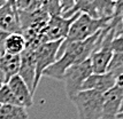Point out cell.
Returning a JSON list of instances; mask_svg holds the SVG:
<instances>
[{
    "mask_svg": "<svg viewBox=\"0 0 123 119\" xmlns=\"http://www.w3.org/2000/svg\"><path fill=\"white\" fill-rule=\"evenodd\" d=\"M8 34H9V33L0 30V56L5 54V43H6L7 37H8Z\"/></svg>",
    "mask_w": 123,
    "mask_h": 119,
    "instance_id": "cell-22",
    "label": "cell"
},
{
    "mask_svg": "<svg viewBox=\"0 0 123 119\" xmlns=\"http://www.w3.org/2000/svg\"><path fill=\"white\" fill-rule=\"evenodd\" d=\"M0 84H6V79H5V76H4V73H2V71L0 69Z\"/></svg>",
    "mask_w": 123,
    "mask_h": 119,
    "instance_id": "cell-23",
    "label": "cell"
},
{
    "mask_svg": "<svg viewBox=\"0 0 123 119\" xmlns=\"http://www.w3.org/2000/svg\"><path fill=\"white\" fill-rule=\"evenodd\" d=\"M0 30L7 33H22L18 13L14 5L6 4L0 7Z\"/></svg>",
    "mask_w": 123,
    "mask_h": 119,
    "instance_id": "cell-9",
    "label": "cell"
},
{
    "mask_svg": "<svg viewBox=\"0 0 123 119\" xmlns=\"http://www.w3.org/2000/svg\"><path fill=\"white\" fill-rule=\"evenodd\" d=\"M111 1H113V2H116V1H117V0H111Z\"/></svg>",
    "mask_w": 123,
    "mask_h": 119,
    "instance_id": "cell-29",
    "label": "cell"
},
{
    "mask_svg": "<svg viewBox=\"0 0 123 119\" xmlns=\"http://www.w3.org/2000/svg\"><path fill=\"white\" fill-rule=\"evenodd\" d=\"M116 119H123V111H122V112H120V114H117Z\"/></svg>",
    "mask_w": 123,
    "mask_h": 119,
    "instance_id": "cell-25",
    "label": "cell"
},
{
    "mask_svg": "<svg viewBox=\"0 0 123 119\" xmlns=\"http://www.w3.org/2000/svg\"><path fill=\"white\" fill-rule=\"evenodd\" d=\"M118 68H123V53H114L111 60V63L108 65V70L112 71Z\"/></svg>",
    "mask_w": 123,
    "mask_h": 119,
    "instance_id": "cell-18",
    "label": "cell"
},
{
    "mask_svg": "<svg viewBox=\"0 0 123 119\" xmlns=\"http://www.w3.org/2000/svg\"><path fill=\"white\" fill-rule=\"evenodd\" d=\"M6 4H8V2H7V0H0V7L5 6Z\"/></svg>",
    "mask_w": 123,
    "mask_h": 119,
    "instance_id": "cell-24",
    "label": "cell"
},
{
    "mask_svg": "<svg viewBox=\"0 0 123 119\" xmlns=\"http://www.w3.org/2000/svg\"><path fill=\"white\" fill-rule=\"evenodd\" d=\"M1 85H2V84H0V87H1Z\"/></svg>",
    "mask_w": 123,
    "mask_h": 119,
    "instance_id": "cell-30",
    "label": "cell"
},
{
    "mask_svg": "<svg viewBox=\"0 0 123 119\" xmlns=\"http://www.w3.org/2000/svg\"><path fill=\"white\" fill-rule=\"evenodd\" d=\"M0 108H1V105H0Z\"/></svg>",
    "mask_w": 123,
    "mask_h": 119,
    "instance_id": "cell-31",
    "label": "cell"
},
{
    "mask_svg": "<svg viewBox=\"0 0 123 119\" xmlns=\"http://www.w3.org/2000/svg\"><path fill=\"white\" fill-rule=\"evenodd\" d=\"M113 18H104V20H97L93 17L89 16L86 14L80 13L78 14L74 22L71 23L69 29V32L67 38L63 40L64 43H77L83 41L94 36L99 31L104 30L105 27L109 25Z\"/></svg>",
    "mask_w": 123,
    "mask_h": 119,
    "instance_id": "cell-1",
    "label": "cell"
},
{
    "mask_svg": "<svg viewBox=\"0 0 123 119\" xmlns=\"http://www.w3.org/2000/svg\"><path fill=\"white\" fill-rule=\"evenodd\" d=\"M25 49V40L22 33H9L5 43V53L21 55Z\"/></svg>",
    "mask_w": 123,
    "mask_h": 119,
    "instance_id": "cell-13",
    "label": "cell"
},
{
    "mask_svg": "<svg viewBox=\"0 0 123 119\" xmlns=\"http://www.w3.org/2000/svg\"><path fill=\"white\" fill-rule=\"evenodd\" d=\"M115 11V2L111 0H76L74 9L70 11L66 18L75 16L76 14H86L89 16L104 20V18H113Z\"/></svg>",
    "mask_w": 123,
    "mask_h": 119,
    "instance_id": "cell-3",
    "label": "cell"
},
{
    "mask_svg": "<svg viewBox=\"0 0 123 119\" xmlns=\"http://www.w3.org/2000/svg\"><path fill=\"white\" fill-rule=\"evenodd\" d=\"M61 43L62 41L44 43L35 50V61H36V77H35V85H33L35 92L43 77L44 71L49 65L53 64L58 59V52Z\"/></svg>",
    "mask_w": 123,
    "mask_h": 119,
    "instance_id": "cell-5",
    "label": "cell"
},
{
    "mask_svg": "<svg viewBox=\"0 0 123 119\" xmlns=\"http://www.w3.org/2000/svg\"><path fill=\"white\" fill-rule=\"evenodd\" d=\"M123 111V93H122V101H121V109H120V112Z\"/></svg>",
    "mask_w": 123,
    "mask_h": 119,
    "instance_id": "cell-26",
    "label": "cell"
},
{
    "mask_svg": "<svg viewBox=\"0 0 123 119\" xmlns=\"http://www.w3.org/2000/svg\"><path fill=\"white\" fill-rule=\"evenodd\" d=\"M93 73L91 63L89 60L82 62L80 64H74L67 69L62 80L64 81V88L67 93V97L71 101L80 92L84 81Z\"/></svg>",
    "mask_w": 123,
    "mask_h": 119,
    "instance_id": "cell-4",
    "label": "cell"
},
{
    "mask_svg": "<svg viewBox=\"0 0 123 119\" xmlns=\"http://www.w3.org/2000/svg\"><path fill=\"white\" fill-rule=\"evenodd\" d=\"M109 72H112L113 76H114L115 86L123 91V68H118V69L112 70V71H109Z\"/></svg>",
    "mask_w": 123,
    "mask_h": 119,
    "instance_id": "cell-21",
    "label": "cell"
},
{
    "mask_svg": "<svg viewBox=\"0 0 123 119\" xmlns=\"http://www.w3.org/2000/svg\"><path fill=\"white\" fill-rule=\"evenodd\" d=\"M115 86V80L112 72H105V73H92L89 77L80 91H97L100 93H106L111 88Z\"/></svg>",
    "mask_w": 123,
    "mask_h": 119,
    "instance_id": "cell-11",
    "label": "cell"
},
{
    "mask_svg": "<svg viewBox=\"0 0 123 119\" xmlns=\"http://www.w3.org/2000/svg\"><path fill=\"white\" fill-rule=\"evenodd\" d=\"M0 105H21L7 84H4L0 87Z\"/></svg>",
    "mask_w": 123,
    "mask_h": 119,
    "instance_id": "cell-16",
    "label": "cell"
},
{
    "mask_svg": "<svg viewBox=\"0 0 123 119\" xmlns=\"http://www.w3.org/2000/svg\"><path fill=\"white\" fill-rule=\"evenodd\" d=\"M120 21H121V24H122V27H123V14H122V16L120 17Z\"/></svg>",
    "mask_w": 123,
    "mask_h": 119,
    "instance_id": "cell-28",
    "label": "cell"
},
{
    "mask_svg": "<svg viewBox=\"0 0 123 119\" xmlns=\"http://www.w3.org/2000/svg\"><path fill=\"white\" fill-rule=\"evenodd\" d=\"M15 7L20 11L32 13L42 9V0H16Z\"/></svg>",
    "mask_w": 123,
    "mask_h": 119,
    "instance_id": "cell-15",
    "label": "cell"
},
{
    "mask_svg": "<svg viewBox=\"0 0 123 119\" xmlns=\"http://www.w3.org/2000/svg\"><path fill=\"white\" fill-rule=\"evenodd\" d=\"M42 9L51 16H61L62 11L59 0H42Z\"/></svg>",
    "mask_w": 123,
    "mask_h": 119,
    "instance_id": "cell-17",
    "label": "cell"
},
{
    "mask_svg": "<svg viewBox=\"0 0 123 119\" xmlns=\"http://www.w3.org/2000/svg\"><path fill=\"white\" fill-rule=\"evenodd\" d=\"M78 14L75 16L66 18L63 16H51L48 20L46 27L44 29L43 38L44 43H52V41H63L67 38L71 23L74 22Z\"/></svg>",
    "mask_w": 123,
    "mask_h": 119,
    "instance_id": "cell-6",
    "label": "cell"
},
{
    "mask_svg": "<svg viewBox=\"0 0 123 119\" xmlns=\"http://www.w3.org/2000/svg\"><path fill=\"white\" fill-rule=\"evenodd\" d=\"M122 93V89H120L116 86L104 93L101 119H116L121 109Z\"/></svg>",
    "mask_w": 123,
    "mask_h": 119,
    "instance_id": "cell-8",
    "label": "cell"
},
{
    "mask_svg": "<svg viewBox=\"0 0 123 119\" xmlns=\"http://www.w3.org/2000/svg\"><path fill=\"white\" fill-rule=\"evenodd\" d=\"M27 109L22 105H1L0 119H28Z\"/></svg>",
    "mask_w": 123,
    "mask_h": 119,
    "instance_id": "cell-14",
    "label": "cell"
},
{
    "mask_svg": "<svg viewBox=\"0 0 123 119\" xmlns=\"http://www.w3.org/2000/svg\"><path fill=\"white\" fill-rule=\"evenodd\" d=\"M113 53H123V34L114 37L111 43Z\"/></svg>",
    "mask_w": 123,
    "mask_h": 119,
    "instance_id": "cell-20",
    "label": "cell"
},
{
    "mask_svg": "<svg viewBox=\"0 0 123 119\" xmlns=\"http://www.w3.org/2000/svg\"><path fill=\"white\" fill-rule=\"evenodd\" d=\"M60 6H61V11H62V15L61 16H66L68 15L70 11L74 9L76 5V0H59Z\"/></svg>",
    "mask_w": 123,
    "mask_h": 119,
    "instance_id": "cell-19",
    "label": "cell"
},
{
    "mask_svg": "<svg viewBox=\"0 0 123 119\" xmlns=\"http://www.w3.org/2000/svg\"><path fill=\"white\" fill-rule=\"evenodd\" d=\"M104 94L97 91H80L71 100L78 119H101Z\"/></svg>",
    "mask_w": 123,
    "mask_h": 119,
    "instance_id": "cell-2",
    "label": "cell"
},
{
    "mask_svg": "<svg viewBox=\"0 0 123 119\" xmlns=\"http://www.w3.org/2000/svg\"><path fill=\"white\" fill-rule=\"evenodd\" d=\"M15 1H16V0H7V2H8V4H11V5H14V6H15Z\"/></svg>",
    "mask_w": 123,
    "mask_h": 119,
    "instance_id": "cell-27",
    "label": "cell"
},
{
    "mask_svg": "<svg viewBox=\"0 0 123 119\" xmlns=\"http://www.w3.org/2000/svg\"><path fill=\"white\" fill-rule=\"evenodd\" d=\"M21 65V56L20 55H11V54H4L0 56V69L2 71L4 76L7 81L12 77L16 76L20 70Z\"/></svg>",
    "mask_w": 123,
    "mask_h": 119,
    "instance_id": "cell-12",
    "label": "cell"
},
{
    "mask_svg": "<svg viewBox=\"0 0 123 119\" xmlns=\"http://www.w3.org/2000/svg\"><path fill=\"white\" fill-rule=\"evenodd\" d=\"M7 86L9 87L13 95L18 101V103L24 108H30L33 105V95L31 91L29 89L27 84L22 80V78L18 75L12 77L7 81Z\"/></svg>",
    "mask_w": 123,
    "mask_h": 119,
    "instance_id": "cell-10",
    "label": "cell"
},
{
    "mask_svg": "<svg viewBox=\"0 0 123 119\" xmlns=\"http://www.w3.org/2000/svg\"><path fill=\"white\" fill-rule=\"evenodd\" d=\"M35 50L36 49L25 48L21 56V65L18 70V76L22 80L27 84L29 89L31 91L32 95L35 94L33 85H35V77H36V61H35Z\"/></svg>",
    "mask_w": 123,
    "mask_h": 119,
    "instance_id": "cell-7",
    "label": "cell"
}]
</instances>
